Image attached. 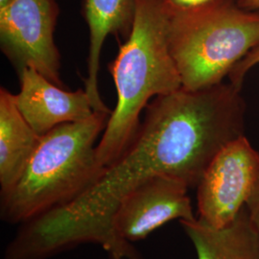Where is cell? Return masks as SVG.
<instances>
[{
	"label": "cell",
	"instance_id": "obj_1",
	"mask_svg": "<svg viewBox=\"0 0 259 259\" xmlns=\"http://www.w3.org/2000/svg\"><path fill=\"white\" fill-rule=\"evenodd\" d=\"M247 105L242 90L223 83L197 91L183 87L158 96L128 148L83 193L53 209L48 221L70 247H112L111 220L121 201L157 177L197 186L216 155L245 136Z\"/></svg>",
	"mask_w": 259,
	"mask_h": 259
},
{
	"label": "cell",
	"instance_id": "obj_10",
	"mask_svg": "<svg viewBox=\"0 0 259 259\" xmlns=\"http://www.w3.org/2000/svg\"><path fill=\"white\" fill-rule=\"evenodd\" d=\"M198 259H259V233L246 206L228 225L215 228L198 217L180 221Z\"/></svg>",
	"mask_w": 259,
	"mask_h": 259
},
{
	"label": "cell",
	"instance_id": "obj_9",
	"mask_svg": "<svg viewBox=\"0 0 259 259\" xmlns=\"http://www.w3.org/2000/svg\"><path fill=\"white\" fill-rule=\"evenodd\" d=\"M137 0H83V18L90 31V46L84 90L94 111H111L101 99L98 88L100 56L110 35L129 36L136 12Z\"/></svg>",
	"mask_w": 259,
	"mask_h": 259
},
{
	"label": "cell",
	"instance_id": "obj_16",
	"mask_svg": "<svg viewBox=\"0 0 259 259\" xmlns=\"http://www.w3.org/2000/svg\"><path fill=\"white\" fill-rule=\"evenodd\" d=\"M11 0H0V8L6 6L8 3H9Z\"/></svg>",
	"mask_w": 259,
	"mask_h": 259
},
{
	"label": "cell",
	"instance_id": "obj_15",
	"mask_svg": "<svg viewBox=\"0 0 259 259\" xmlns=\"http://www.w3.org/2000/svg\"><path fill=\"white\" fill-rule=\"evenodd\" d=\"M237 4L243 9L259 11V0H237Z\"/></svg>",
	"mask_w": 259,
	"mask_h": 259
},
{
	"label": "cell",
	"instance_id": "obj_5",
	"mask_svg": "<svg viewBox=\"0 0 259 259\" xmlns=\"http://www.w3.org/2000/svg\"><path fill=\"white\" fill-rule=\"evenodd\" d=\"M189 187L167 177L139 185L117 206L111 220L113 252L111 259H142L132 245L146 238L164 224L195 219Z\"/></svg>",
	"mask_w": 259,
	"mask_h": 259
},
{
	"label": "cell",
	"instance_id": "obj_4",
	"mask_svg": "<svg viewBox=\"0 0 259 259\" xmlns=\"http://www.w3.org/2000/svg\"><path fill=\"white\" fill-rule=\"evenodd\" d=\"M170 7V51L186 90L223 83L259 40V11L243 9L237 0H213L195 9Z\"/></svg>",
	"mask_w": 259,
	"mask_h": 259
},
{
	"label": "cell",
	"instance_id": "obj_14",
	"mask_svg": "<svg viewBox=\"0 0 259 259\" xmlns=\"http://www.w3.org/2000/svg\"><path fill=\"white\" fill-rule=\"evenodd\" d=\"M213 0H168L170 5L177 9H195L204 6Z\"/></svg>",
	"mask_w": 259,
	"mask_h": 259
},
{
	"label": "cell",
	"instance_id": "obj_2",
	"mask_svg": "<svg viewBox=\"0 0 259 259\" xmlns=\"http://www.w3.org/2000/svg\"><path fill=\"white\" fill-rule=\"evenodd\" d=\"M170 12L168 0H137L129 36L110 65L117 102L96 147L102 170L128 148L150 99L182 88L169 46Z\"/></svg>",
	"mask_w": 259,
	"mask_h": 259
},
{
	"label": "cell",
	"instance_id": "obj_8",
	"mask_svg": "<svg viewBox=\"0 0 259 259\" xmlns=\"http://www.w3.org/2000/svg\"><path fill=\"white\" fill-rule=\"evenodd\" d=\"M16 105L28 124L44 136L57 126L85 120L94 113L85 90L67 92L31 67L19 69Z\"/></svg>",
	"mask_w": 259,
	"mask_h": 259
},
{
	"label": "cell",
	"instance_id": "obj_7",
	"mask_svg": "<svg viewBox=\"0 0 259 259\" xmlns=\"http://www.w3.org/2000/svg\"><path fill=\"white\" fill-rule=\"evenodd\" d=\"M259 177V152L246 136L213 158L197 187L198 218L221 228L243 210Z\"/></svg>",
	"mask_w": 259,
	"mask_h": 259
},
{
	"label": "cell",
	"instance_id": "obj_12",
	"mask_svg": "<svg viewBox=\"0 0 259 259\" xmlns=\"http://www.w3.org/2000/svg\"><path fill=\"white\" fill-rule=\"evenodd\" d=\"M259 65V40L252 47L250 52L245 56L240 62L232 68L231 73L228 76L229 82L232 83L237 89L242 90L243 83L250 69Z\"/></svg>",
	"mask_w": 259,
	"mask_h": 259
},
{
	"label": "cell",
	"instance_id": "obj_3",
	"mask_svg": "<svg viewBox=\"0 0 259 259\" xmlns=\"http://www.w3.org/2000/svg\"><path fill=\"white\" fill-rule=\"evenodd\" d=\"M111 113L94 111L85 120L65 123L44 136L19 181L0 193V216L24 224L73 201L103 171L96 158V140Z\"/></svg>",
	"mask_w": 259,
	"mask_h": 259
},
{
	"label": "cell",
	"instance_id": "obj_6",
	"mask_svg": "<svg viewBox=\"0 0 259 259\" xmlns=\"http://www.w3.org/2000/svg\"><path fill=\"white\" fill-rule=\"evenodd\" d=\"M59 13L56 0H11L0 8V42L3 53L19 70L34 68L63 87L54 41Z\"/></svg>",
	"mask_w": 259,
	"mask_h": 259
},
{
	"label": "cell",
	"instance_id": "obj_11",
	"mask_svg": "<svg viewBox=\"0 0 259 259\" xmlns=\"http://www.w3.org/2000/svg\"><path fill=\"white\" fill-rule=\"evenodd\" d=\"M39 136L21 115L15 94L0 90V186L9 190L24 172L40 140Z\"/></svg>",
	"mask_w": 259,
	"mask_h": 259
},
{
	"label": "cell",
	"instance_id": "obj_13",
	"mask_svg": "<svg viewBox=\"0 0 259 259\" xmlns=\"http://www.w3.org/2000/svg\"><path fill=\"white\" fill-rule=\"evenodd\" d=\"M246 208L250 221L259 233V177L254 189L246 204Z\"/></svg>",
	"mask_w": 259,
	"mask_h": 259
}]
</instances>
